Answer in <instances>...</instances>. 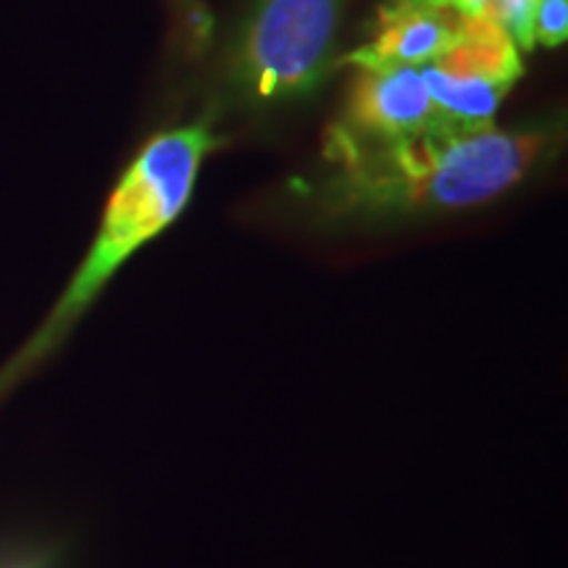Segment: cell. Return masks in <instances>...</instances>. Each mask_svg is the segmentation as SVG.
Masks as SVG:
<instances>
[{
  "mask_svg": "<svg viewBox=\"0 0 568 568\" xmlns=\"http://www.w3.org/2000/svg\"><path fill=\"white\" fill-rule=\"evenodd\" d=\"M568 38V0H535L531 6V40L535 45H564Z\"/></svg>",
  "mask_w": 568,
  "mask_h": 568,
  "instance_id": "obj_8",
  "label": "cell"
},
{
  "mask_svg": "<svg viewBox=\"0 0 568 568\" xmlns=\"http://www.w3.org/2000/svg\"><path fill=\"white\" fill-rule=\"evenodd\" d=\"M418 71L439 132L487 130L495 126L503 98L521 77V48L495 21L464 17L456 42Z\"/></svg>",
  "mask_w": 568,
  "mask_h": 568,
  "instance_id": "obj_4",
  "label": "cell"
},
{
  "mask_svg": "<svg viewBox=\"0 0 568 568\" xmlns=\"http://www.w3.org/2000/svg\"><path fill=\"white\" fill-rule=\"evenodd\" d=\"M464 17L432 0H385L368 34L347 63L358 67H416L443 55L453 45Z\"/></svg>",
  "mask_w": 568,
  "mask_h": 568,
  "instance_id": "obj_6",
  "label": "cell"
},
{
  "mask_svg": "<svg viewBox=\"0 0 568 568\" xmlns=\"http://www.w3.org/2000/svg\"><path fill=\"white\" fill-rule=\"evenodd\" d=\"M216 148L205 124L155 134L119 176L95 237L53 308L17 353L0 366V400L71 337L132 255L161 237L187 209L201 163Z\"/></svg>",
  "mask_w": 568,
  "mask_h": 568,
  "instance_id": "obj_2",
  "label": "cell"
},
{
  "mask_svg": "<svg viewBox=\"0 0 568 568\" xmlns=\"http://www.w3.org/2000/svg\"><path fill=\"white\" fill-rule=\"evenodd\" d=\"M558 124L426 132L393 142L326 130L322 166L295 184L318 230H387L493 203L531 176L558 148Z\"/></svg>",
  "mask_w": 568,
  "mask_h": 568,
  "instance_id": "obj_1",
  "label": "cell"
},
{
  "mask_svg": "<svg viewBox=\"0 0 568 568\" xmlns=\"http://www.w3.org/2000/svg\"><path fill=\"white\" fill-rule=\"evenodd\" d=\"M432 3L447 6L460 17H485L500 24L521 51H531V6L535 0H432Z\"/></svg>",
  "mask_w": 568,
  "mask_h": 568,
  "instance_id": "obj_7",
  "label": "cell"
},
{
  "mask_svg": "<svg viewBox=\"0 0 568 568\" xmlns=\"http://www.w3.org/2000/svg\"><path fill=\"white\" fill-rule=\"evenodd\" d=\"M345 0H253L224 55V84L247 109L311 98L332 67Z\"/></svg>",
  "mask_w": 568,
  "mask_h": 568,
  "instance_id": "obj_3",
  "label": "cell"
},
{
  "mask_svg": "<svg viewBox=\"0 0 568 568\" xmlns=\"http://www.w3.org/2000/svg\"><path fill=\"white\" fill-rule=\"evenodd\" d=\"M335 130L364 142L439 132L437 113L416 67H358Z\"/></svg>",
  "mask_w": 568,
  "mask_h": 568,
  "instance_id": "obj_5",
  "label": "cell"
}]
</instances>
